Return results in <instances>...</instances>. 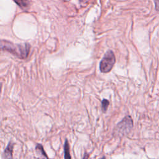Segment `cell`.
<instances>
[{"label": "cell", "instance_id": "cell-1", "mask_svg": "<svg viewBox=\"0 0 159 159\" xmlns=\"http://www.w3.org/2000/svg\"><path fill=\"white\" fill-rule=\"evenodd\" d=\"M1 49L9 52L20 59H25L29 53L30 46L28 44L14 45L11 42L3 41L1 42Z\"/></svg>", "mask_w": 159, "mask_h": 159}, {"label": "cell", "instance_id": "cell-2", "mask_svg": "<svg viewBox=\"0 0 159 159\" xmlns=\"http://www.w3.org/2000/svg\"><path fill=\"white\" fill-rule=\"evenodd\" d=\"M116 57L114 52L111 50H108L99 63V70L101 72L104 73L109 72L114 67Z\"/></svg>", "mask_w": 159, "mask_h": 159}, {"label": "cell", "instance_id": "cell-3", "mask_svg": "<svg viewBox=\"0 0 159 159\" xmlns=\"http://www.w3.org/2000/svg\"><path fill=\"white\" fill-rule=\"evenodd\" d=\"M132 128H133V121L132 117L130 116H126L117 124L115 131L117 134L124 136L129 133Z\"/></svg>", "mask_w": 159, "mask_h": 159}, {"label": "cell", "instance_id": "cell-4", "mask_svg": "<svg viewBox=\"0 0 159 159\" xmlns=\"http://www.w3.org/2000/svg\"><path fill=\"white\" fill-rule=\"evenodd\" d=\"M13 147H14V144L12 143L11 142H10L8 145V146L6 147L5 151H4V158H10L13 157V155H13Z\"/></svg>", "mask_w": 159, "mask_h": 159}, {"label": "cell", "instance_id": "cell-5", "mask_svg": "<svg viewBox=\"0 0 159 159\" xmlns=\"http://www.w3.org/2000/svg\"><path fill=\"white\" fill-rule=\"evenodd\" d=\"M64 157L65 158H71V156L70 154V147L68 144V140H66L64 144Z\"/></svg>", "mask_w": 159, "mask_h": 159}, {"label": "cell", "instance_id": "cell-6", "mask_svg": "<svg viewBox=\"0 0 159 159\" xmlns=\"http://www.w3.org/2000/svg\"><path fill=\"white\" fill-rule=\"evenodd\" d=\"M109 105V101L106 99H104L102 101L101 103V106H102V110L104 112H106L107 109H108V106Z\"/></svg>", "mask_w": 159, "mask_h": 159}, {"label": "cell", "instance_id": "cell-7", "mask_svg": "<svg viewBox=\"0 0 159 159\" xmlns=\"http://www.w3.org/2000/svg\"><path fill=\"white\" fill-rule=\"evenodd\" d=\"M35 149H36V150L37 151V152H39L40 154L42 155H43L44 157H46V158H48V157H47V155H46V152H45V151L44 150L43 147H42V145H41V144H38L37 145L36 148H35Z\"/></svg>", "mask_w": 159, "mask_h": 159}, {"label": "cell", "instance_id": "cell-8", "mask_svg": "<svg viewBox=\"0 0 159 159\" xmlns=\"http://www.w3.org/2000/svg\"><path fill=\"white\" fill-rule=\"evenodd\" d=\"M19 6H26V0H14Z\"/></svg>", "mask_w": 159, "mask_h": 159}, {"label": "cell", "instance_id": "cell-9", "mask_svg": "<svg viewBox=\"0 0 159 159\" xmlns=\"http://www.w3.org/2000/svg\"><path fill=\"white\" fill-rule=\"evenodd\" d=\"M154 1L155 6V10L157 11H159V0H153Z\"/></svg>", "mask_w": 159, "mask_h": 159}]
</instances>
